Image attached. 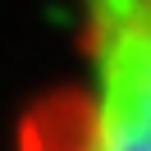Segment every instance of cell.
<instances>
[{"mask_svg": "<svg viewBox=\"0 0 151 151\" xmlns=\"http://www.w3.org/2000/svg\"><path fill=\"white\" fill-rule=\"evenodd\" d=\"M147 83L151 69L110 64L55 78L19 114L14 151H151Z\"/></svg>", "mask_w": 151, "mask_h": 151, "instance_id": "cell-1", "label": "cell"}, {"mask_svg": "<svg viewBox=\"0 0 151 151\" xmlns=\"http://www.w3.org/2000/svg\"><path fill=\"white\" fill-rule=\"evenodd\" d=\"M83 46H128L151 41V0H73Z\"/></svg>", "mask_w": 151, "mask_h": 151, "instance_id": "cell-2", "label": "cell"}]
</instances>
